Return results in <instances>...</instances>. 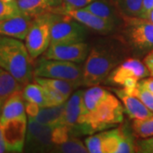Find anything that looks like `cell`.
<instances>
[{
  "label": "cell",
  "instance_id": "21",
  "mask_svg": "<svg viewBox=\"0 0 153 153\" xmlns=\"http://www.w3.org/2000/svg\"><path fill=\"white\" fill-rule=\"evenodd\" d=\"M23 87L24 85L0 66V103L3 104L13 94L23 90Z\"/></svg>",
  "mask_w": 153,
  "mask_h": 153
},
{
  "label": "cell",
  "instance_id": "20",
  "mask_svg": "<svg viewBox=\"0 0 153 153\" xmlns=\"http://www.w3.org/2000/svg\"><path fill=\"white\" fill-rule=\"evenodd\" d=\"M34 82H38L44 87L50 88L63 94L67 98L71 95L72 92L76 88L81 86L82 83L73 81H68L64 79H57V78H49V77H41V76H34Z\"/></svg>",
  "mask_w": 153,
  "mask_h": 153
},
{
  "label": "cell",
  "instance_id": "31",
  "mask_svg": "<svg viewBox=\"0 0 153 153\" xmlns=\"http://www.w3.org/2000/svg\"><path fill=\"white\" fill-rule=\"evenodd\" d=\"M44 88L46 95H47V100H48V107L64 104L68 100V98L66 96H65L63 94H61L59 91L55 90V89L47 87Z\"/></svg>",
  "mask_w": 153,
  "mask_h": 153
},
{
  "label": "cell",
  "instance_id": "8",
  "mask_svg": "<svg viewBox=\"0 0 153 153\" xmlns=\"http://www.w3.org/2000/svg\"><path fill=\"white\" fill-rule=\"evenodd\" d=\"M124 34L132 47L140 50L153 49V23L140 17L123 16Z\"/></svg>",
  "mask_w": 153,
  "mask_h": 153
},
{
  "label": "cell",
  "instance_id": "12",
  "mask_svg": "<svg viewBox=\"0 0 153 153\" xmlns=\"http://www.w3.org/2000/svg\"><path fill=\"white\" fill-rule=\"evenodd\" d=\"M148 75H150V72L145 63L135 58H128L110 73L107 81L122 86L127 78L134 77L140 80Z\"/></svg>",
  "mask_w": 153,
  "mask_h": 153
},
{
  "label": "cell",
  "instance_id": "29",
  "mask_svg": "<svg viewBox=\"0 0 153 153\" xmlns=\"http://www.w3.org/2000/svg\"><path fill=\"white\" fill-rule=\"evenodd\" d=\"M127 94L134 95L138 97L149 109L153 111V94L147 90L145 87H143L140 82L135 88H134L130 93Z\"/></svg>",
  "mask_w": 153,
  "mask_h": 153
},
{
  "label": "cell",
  "instance_id": "36",
  "mask_svg": "<svg viewBox=\"0 0 153 153\" xmlns=\"http://www.w3.org/2000/svg\"><path fill=\"white\" fill-rule=\"evenodd\" d=\"M25 108H26V112L27 114L28 117L34 118L38 114L41 107L36 103L33 102H29L25 100Z\"/></svg>",
  "mask_w": 153,
  "mask_h": 153
},
{
  "label": "cell",
  "instance_id": "17",
  "mask_svg": "<svg viewBox=\"0 0 153 153\" xmlns=\"http://www.w3.org/2000/svg\"><path fill=\"white\" fill-rule=\"evenodd\" d=\"M26 115L25 108V99L23 93L19 91L13 94L3 103L1 112H0V122L4 123L7 121L20 117Z\"/></svg>",
  "mask_w": 153,
  "mask_h": 153
},
{
  "label": "cell",
  "instance_id": "35",
  "mask_svg": "<svg viewBox=\"0 0 153 153\" xmlns=\"http://www.w3.org/2000/svg\"><path fill=\"white\" fill-rule=\"evenodd\" d=\"M153 10V0H143L142 8L140 14V18L145 20L149 19L151 12Z\"/></svg>",
  "mask_w": 153,
  "mask_h": 153
},
{
  "label": "cell",
  "instance_id": "2",
  "mask_svg": "<svg viewBox=\"0 0 153 153\" xmlns=\"http://www.w3.org/2000/svg\"><path fill=\"white\" fill-rule=\"evenodd\" d=\"M123 55L117 49L110 46L94 47L82 68V84L91 87L103 82L120 64Z\"/></svg>",
  "mask_w": 153,
  "mask_h": 153
},
{
  "label": "cell",
  "instance_id": "5",
  "mask_svg": "<svg viewBox=\"0 0 153 153\" xmlns=\"http://www.w3.org/2000/svg\"><path fill=\"white\" fill-rule=\"evenodd\" d=\"M55 13L49 12L33 18L26 37V46L33 60L37 59L48 49L51 42V27Z\"/></svg>",
  "mask_w": 153,
  "mask_h": 153
},
{
  "label": "cell",
  "instance_id": "41",
  "mask_svg": "<svg viewBox=\"0 0 153 153\" xmlns=\"http://www.w3.org/2000/svg\"><path fill=\"white\" fill-rule=\"evenodd\" d=\"M4 2H7V3H12V2H15L16 0H3Z\"/></svg>",
  "mask_w": 153,
  "mask_h": 153
},
{
  "label": "cell",
  "instance_id": "25",
  "mask_svg": "<svg viewBox=\"0 0 153 153\" xmlns=\"http://www.w3.org/2000/svg\"><path fill=\"white\" fill-rule=\"evenodd\" d=\"M143 0H115L114 5L123 16L139 17Z\"/></svg>",
  "mask_w": 153,
  "mask_h": 153
},
{
  "label": "cell",
  "instance_id": "22",
  "mask_svg": "<svg viewBox=\"0 0 153 153\" xmlns=\"http://www.w3.org/2000/svg\"><path fill=\"white\" fill-rule=\"evenodd\" d=\"M65 105L66 103L55 106L41 107L38 114L33 119L42 124L60 125L65 111Z\"/></svg>",
  "mask_w": 153,
  "mask_h": 153
},
{
  "label": "cell",
  "instance_id": "37",
  "mask_svg": "<svg viewBox=\"0 0 153 153\" xmlns=\"http://www.w3.org/2000/svg\"><path fill=\"white\" fill-rule=\"evenodd\" d=\"M140 84L142 85L143 87H145L147 90H149L150 92H152L153 94V78H146V79H142L140 81Z\"/></svg>",
  "mask_w": 153,
  "mask_h": 153
},
{
  "label": "cell",
  "instance_id": "40",
  "mask_svg": "<svg viewBox=\"0 0 153 153\" xmlns=\"http://www.w3.org/2000/svg\"><path fill=\"white\" fill-rule=\"evenodd\" d=\"M148 21H150L152 23H153V10L151 12V14H150V16H149V19H148Z\"/></svg>",
  "mask_w": 153,
  "mask_h": 153
},
{
  "label": "cell",
  "instance_id": "4",
  "mask_svg": "<svg viewBox=\"0 0 153 153\" xmlns=\"http://www.w3.org/2000/svg\"><path fill=\"white\" fill-rule=\"evenodd\" d=\"M123 121V105L115 95L109 93L96 109L80 120L76 132L83 134H92L109 128Z\"/></svg>",
  "mask_w": 153,
  "mask_h": 153
},
{
  "label": "cell",
  "instance_id": "1",
  "mask_svg": "<svg viewBox=\"0 0 153 153\" xmlns=\"http://www.w3.org/2000/svg\"><path fill=\"white\" fill-rule=\"evenodd\" d=\"M32 60L26 44L20 39L0 36V66L24 86L34 76Z\"/></svg>",
  "mask_w": 153,
  "mask_h": 153
},
{
  "label": "cell",
  "instance_id": "38",
  "mask_svg": "<svg viewBox=\"0 0 153 153\" xmlns=\"http://www.w3.org/2000/svg\"><path fill=\"white\" fill-rule=\"evenodd\" d=\"M7 152L4 139V134H3V125L0 122V153H4Z\"/></svg>",
  "mask_w": 153,
  "mask_h": 153
},
{
  "label": "cell",
  "instance_id": "10",
  "mask_svg": "<svg viewBox=\"0 0 153 153\" xmlns=\"http://www.w3.org/2000/svg\"><path fill=\"white\" fill-rule=\"evenodd\" d=\"M3 125V134L8 152H22L25 148L27 121L22 116L7 121Z\"/></svg>",
  "mask_w": 153,
  "mask_h": 153
},
{
  "label": "cell",
  "instance_id": "15",
  "mask_svg": "<svg viewBox=\"0 0 153 153\" xmlns=\"http://www.w3.org/2000/svg\"><path fill=\"white\" fill-rule=\"evenodd\" d=\"M22 14L35 18L45 13L53 12L62 5V0H16Z\"/></svg>",
  "mask_w": 153,
  "mask_h": 153
},
{
  "label": "cell",
  "instance_id": "30",
  "mask_svg": "<svg viewBox=\"0 0 153 153\" xmlns=\"http://www.w3.org/2000/svg\"><path fill=\"white\" fill-rule=\"evenodd\" d=\"M20 14H22V12L19 10L16 1L12 3H7L0 0V21L16 16Z\"/></svg>",
  "mask_w": 153,
  "mask_h": 153
},
{
  "label": "cell",
  "instance_id": "28",
  "mask_svg": "<svg viewBox=\"0 0 153 153\" xmlns=\"http://www.w3.org/2000/svg\"><path fill=\"white\" fill-rule=\"evenodd\" d=\"M121 140L117 153L136 152V142H134L131 134L123 126L121 127Z\"/></svg>",
  "mask_w": 153,
  "mask_h": 153
},
{
  "label": "cell",
  "instance_id": "16",
  "mask_svg": "<svg viewBox=\"0 0 153 153\" xmlns=\"http://www.w3.org/2000/svg\"><path fill=\"white\" fill-rule=\"evenodd\" d=\"M114 91L122 100L126 112L132 119H146L153 116L152 111L149 109L138 97L127 94L123 89H114Z\"/></svg>",
  "mask_w": 153,
  "mask_h": 153
},
{
  "label": "cell",
  "instance_id": "39",
  "mask_svg": "<svg viewBox=\"0 0 153 153\" xmlns=\"http://www.w3.org/2000/svg\"><path fill=\"white\" fill-rule=\"evenodd\" d=\"M153 63V49L148 54L146 57H145V59H144V63L146 64V63Z\"/></svg>",
  "mask_w": 153,
  "mask_h": 153
},
{
  "label": "cell",
  "instance_id": "13",
  "mask_svg": "<svg viewBox=\"0 0 153 153\" xmlns=\"http://www.w3.org/2000/svg\"><path fill=\"white\" fill-rule=\"evenodd\" d=\"M33 18L24 14L0 21V36L25 40Z\"/></svg>",
  "mask_w": 153,
  "mask_h": 153
},
{
  "label": "cell",
  "instance_id": "3",
  "mask_svg": "<svg viewBox=\"0 0 153 153\" xmlns=\"http://www.w3.org/2000/svg\"><path fill=\"white\" fill-rule=\"evenodd\" d=\"M71 136L67 126L42 124L29 117L25 150L30 152H52L56 146L66 142Z\"/></svg>",
  "mask_w": 153,
  "mask_h": 153
},
{
  "label": "cell",
  "instance_id": "34",
  "mask_svg": "<svg viewBox=\"0 0 153 153\" xmlns=\"http://www.w3.org/2000/svg\"><path fill=\"white\" fill-rule=\"evenodd\" d=\"M62 6L67 9H80L88 5L94 0H62Z\"/></svg>",
  "mask_w": 153,
  "mask_h": 153
},
{
  "label": "cell",
  "instance_id": "14",
  "mask_svg": "<svg viewBox=\"0 0 153 153\" xmlns=\"http://www.w3.org/2000/svg\"><path fill=\"white\" fill-rule=\"evenodd\" d=\"M83 90H76L71 94L70 98L66 100L65 105V111L60 125L67 126L71 134H76V128H78L79 117L82 114V98H83Z\"/></svg>",
  "mask_w": 153,
  "mask_h": 153
},
{
  "label": "cell",
  "instance_id": "42",
  "mask_svg": "<svg viewBox=\"0 0 153 153\" xmlns=\"http://www.w3.org/2000/svg\"><path fill=\"white\" fill-rule=\"evenodd\" d=\"M2 105H3V104H2V103H0V112H1V108H2Z\"/></svg>",
  "mask_w": 153,
  "mask_h": 153
},
{
  "label": "cell",
  "instance_id": "24",
  "mask_svg": "<svg viewBox=\"0 0 153 153\" xmlns=\"http://www.w3.org/2000/svg\"><path fill=\"white\" fill-rule=\"evenodd\" d=\"M100 134L102 136L103 153H117L121 140V127L111 130L101 132Z\"/></svg>",
  "mask_w": 153,
  "mask_h": 153
},
{
  "label": "cell",
  "instance_id": "6",
  "mask_svg": "<svg viewBox=\"0 0 153 153\" xmlns=\"http://www.w3.org/2000/svg\"><path fill=\"white\" fill-rule=\"evenodd\" d=\"M34 76L64 79L82 83V70L74 62L42 57L33 67Z\"/></svg>",
  "mask_w": 153,
  "mask_h": 153
},
{
  "label": "cell",
  "instance_id": "19",
  "mask_svg": "<svg viewBox=\"0 0 153 153\" xmlns=\"http://www.w3.org/2000/svg\"><path fill=\"white\" fill-rule=\"evenodd\" d=\"M84 9L115 25L118 21V10L116 6L110 3L109 0H94L88 5L84 7Z\"/></svg>",
  "mask_w": 153,
  "mask_h": 153
},
{
  "label": "cell",
  "instance_id": "26",
  "mask_svg": "<svg viewBox=\"0 0 153 153\" xmlns=\"http://www.w3.org/2000/svg\"><path fill=\"white\" fill-rule=\"evenodd\" d=\"M52 152L60 153H87L88 152L85 143L71 135L66 142L56 146Z\"/></svg>",
  "mask_w": 153,
  "mask_h": 153
},
{
  "label": "cell",
  "instance_id": "23",
  "mask_svg": "<svg viewBox=\"0 0 153 153\" xmlns=\"http://www.w3.org/2000/svg\"><path fill=\"white\" fill-rule=\"evenodd\" d=\"M26 101L38 104L40 107H48V100L44 88L39 83H27L22 90Z\"/></svg>",
  "mask_w": 153,
  "mask_h": 153
},
{
  "label": "cell",
  "instance_id": "27",
  "mask_svg": "<svg viewBox=\"0 0 153 153\" xmlns=\"http://www.w3.org/2000/svg\"><path fill=\"white\" fill-rule=\"evenodd\" d=\"M132 130L138 138H149L153 136V116L146 119H134Z\"/></svg>",
  "mask_w": 153,
  "mask_h": 153
},
{
  "label": "cell",
  "instance_id": "33",
  "mask_svg": "<svg viewBox=\"0 0 153 153\" xmlns=\"http://www.w3.org/2000/svg\"><path fill=\"white\" fill-rule=\"evenodd\" d=\"M136 152L142 153H153V136L138 140L136 142Z\"/></svg>",
  "mask_w": 153,
  "mask_h": 153
},
{
  "label": "cell",
  "instance_id": "18",
  "mask_svg": "<svg viewBox=\"0 0 153 153\" xmlns=\"http://www.w3.org/2000/svg\"><path fill=\"white\" fill-rule=\"evenodd\" d=\"M108 94L109 92L107 90L97 85L91 86L89 88H88L87 90H85L83 93L82 111V114L79 117V122L84 117H86L87 115L91 113L96 109L98 105L105 98V96ZM79 122H78V126H79Z\"/></svg>",
  "mask_w": 153,
  "mask_h": 153
},
{
  "label": "cell",
  "instance_id": "11",
  "mask_svg": "<svg viewBox=\"0 0 153 153\" xmlns=\"http://www.w3.org/2000/svg\"><path fill=\"white\" fill-rule=\"evenodd\" d=\"M88 55V46L84 42L73 44H50L44 52V57L50 60H59L81 63Z\"/></svg>",
  "mask_w": 153,
  "mask_h": 153
},
{
  "label": "cell",
  "instance_id": "9",
  "mask_svg": "<svg viewBox=\"0 0 153 153\" xmlns=\"http://www.w3.org/2000/svg\"><path fill=\"white\" fill-rule=\"evenodd\" d=\"M53 13L65 15L81 23L85 27L100 33H109L114 30L116 25L95 16L84 8L67 9L61 5L54 10Z\"/></svg>",
  "mask_w": 153,
  "mask_h": 153
},
{
  "label": "cell",
  "instance_id": "32",
  "mask_svg": "<svg viewBox=\"0 0 153 153\" xmlns=\"http://www.w3.org/2000/svg\"><path fill=\"white\" fill-rule=\"evenodd\" d=\"M85 145L87 146L88 152L103 153L102 147V136L101 134H97L92 136H88L85 139Z\"/></svg>",
  "mask_w": 153,
  "mask_h": 153
},
{
  "label": "cell",
  "instance_id": "7",
  "mask_svg": "<svg viewBox=\"0 0 153 153\" xmlns=\"http://www.w3.org/2000/svg\"><path fill=\"white\" fill-rule=\"evenodd\" d=\"M86 28L81 23L71 17L55 13L51 27L50 44L83 42L87 37Z\"/></svg>",
  "mask_w": 153,
  "mask_h": 153
}]
</instances>
